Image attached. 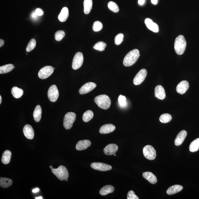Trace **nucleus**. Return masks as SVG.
Segmentation results:
<instances>
[{
  "label": "nucleus",
  "instance_id": "a211bd4d",
  "mask_svg": "<svg viewBox=\"0 0 199 199\" xmlns=\"http://www.w3.org/2000/svg\"><path fill=\"white\" fill-rule=\"evenodd\" d=\"M187 133L185 130H182L178 133L174 140L175 145L177 146L182 145L187 136Z\"/></svg>",
  "mask_w": 199,
  "mask_h": 199
},
{
  "label": "nucleus",
  "instance_id": "a18cd8bd",
  "mask_svg": "<svg viewBox=\"0 0 199 199\" xmlns=\"http://www.w3.org/2000/svg\"><path fill=\"white\" fill-rule=\"evenodd\" d=\"M5 42L2 39L0 40V47H2L4 45Z\"/></svg>",
  "mask_w": 199,
  "mask_h": 199
},
{
  "label": "nucleus",
  "instance_id": "f8f14e48",
  "mask_svg": "<svg viewBox=\"0 0 199 199\" xmlns=\"http://www.w3.org/2000/svg\"><path fill=\"white\" fill-rule=\"evenodd\" d=\"M97 85L95 83L89 82L84 85L79 90V94H84L89 93L96 88Z\"/></svg>",
  "mask_w": 199,
  "mask_h": 199
},
{
  "label": "nucleus",
  "instance_id": "c03bdc74",
  "mask_svg": "<svg viewBox=\"0 0 199 199\" xmlns=\"http://www.w3.org/2000/svg\"><path fill=\"white\" fill-rule=\"evenodd\" d=\"M145 2V0H138V3L140 5H142L144 4Z\"/></svg>",
  "mask_w": 199,
  "mask_h": 199
},
{
  "label": "nucleus",
  "instance_id": "a878e982",
  "mask_svg": "<svg viewBox=\"0 0 199 199\" xmlns=\"http://www.w3.org/2000/svg\"><path fill=\"white\" fill-rule=\"evenodd\" d=\"M83 5L84 12L85 14H89L92 8V0H84Z\"/></svg>",
  "mask_w": 199,
  "mask_h": 199
},
{
  "label": "nucleus",
  "instance_id": "aec40b11",
  "mask_svg": "<svg viewBox=\"0 0 199 199\" xmlns=\"http://www.w3.org/2000/svg\"><path fill=\"white\" fill-rule=\"evenodd\" d=\"M91 145V142L88 140H80L77 144L76 148L78 151H83L86 149Z\"/></svg>",
  "mask_w": 199,
  "mask_h": 199
},
{
  "label": "nucleus",
  "instance_id": "e433bc0d",
  "mask_svg": "<svg viewBox=\"0 0 199 199\" xmlns=\"http://www.w3.org/2000/svg\"><path fill=\"white\" fill-rule=\"evenodd\" d=\"M36 44V40L33 38L30 40L27 47L26 50L27 52H30L35 48Z\"/></svg>",
  "mask_w": 199,
  "mask_h": 199
},
{
  "label": "nucleus",
  "instance_id": "cd10ccee",
  "mask_svg": "<svg viewBox=\"0 0 199 199\" xmlns=\"http://www.w3.org/2000/svg\"><path fill=\"white\" fill-rule=\"evenodd\" d=\"M13 182L12 180L6 178H0V186L2 187L7 188L12 185Z\"/></svg>",
  "mask_w": 199,
  "mask_h": 199
},
{
  "label": "nucleus",
  "instance_id": "1a4fd4ad",
  "mask_svg": "<svg viewBox=\"0 0 199 199\" xmlns=\"http://www.w3.org/2000/svg\"><path fill=\"white\" fill-rule=\"evenodd\" d=\"M147 75V71L145 69H142L140 70L136 74L133 81L134 84L138 85L143 82L145 80Z\"/></svg>",
  "mask_w": 199,
  "mask_h": 199
},
{
  "label": "nucleus",
  "instance_id": "864d4df0",
  "mask_svg": "<svg viewBox=\"0 0 199 199\" xmlns=\"http://www.w3.org/2000/svg\"><path fill=\"white\" fill-rule=\"evenodd\" d=\"M114 156H116V154H114Z\"/></svg>",
  "mask_w": 199,
  "mask_h": 199
},
{
  "label": "nucleus",
  "instance_id": "473e14b6",
  "mask_svg": "<svg viewBox=\"0 0 199 199\" xmlns=\"http://www.w3.org/2000/svg\"><path fill=\"white\" fill-rule=\"evenodd\" d=\"M107 46L106 44L103 42V41H99L96 43L94 46V49L103 52L105 50L106 47Z\"/></svg>",
  "mask_w": 199,
  "mask_h": 199
},
{
  "label": "nucleus",
  "instance_id": "a19ab883",
  "mask_svg": "<svg viewBox=\"0 0 199 199\" xmlns=\"http://www.w3.org/2000/svg\"><path fill=\"white\" fill-rule=\"evenodd\" d=\"M128 199H139L137 196L135 194L134 191L132 190L129 191L127 194Z\"/></svg>",
  "mask_w": 199,
  "mask_h": 199
},
{
  "label": "nucleus",
  "instance_id": "c9c22d12",
  "mask_svg": "<svg viewBox=\"0 0 199 199\" xmlns=\"http://www.w3.org/2000/svg\"><path fill=\"white\" fill-rule=\"evenodd\" d=\"M118 101L120 106L121 108H124L127 106V99L125 96L120 95L118 97Z\"/></svg>",
  "mask_w": 199,
  "mask_h": 199
},
{
  "label": "nucleus",
  "instance_id": "b1692460",
  "mask_svg": "<svg viewBox=\"0 0 199 199\" xmlns=\"http://www.w3.org/2000/svg\"><path fill=\"white\" fill-rule=\"evenodd\" d=\"M114 191V188L111 185H106L102 187L100 191V193L102 195H106L111 193Z\"/></svg>",
  "mask_w": 199,
  "mask_h": 199
},
{
  "label": "nucleus",
  "instance_id": "37998d69",
  "mask_svg": "<svg viewBox=\"0 0 199 199\" xmlns=\"http://www.w3.org/2000/svg\"><path fill=\"white\" fill-rule=\"evenodd\" d=\"M31 17H32L33 19H37L38 17L37 14H36L35 12H32V14H31Z\"/></svg>",
  "mask_w": 199,
  "mask_h": 199
},
{
  "label": "nucleus",
  "instance_id": "f704fd0d",
  "mask_svg": "<svg viewBox=\"0 0 199 199\" xmlns=\"http://www.w3.org/2000/svg\"><path fill=\"white\" fill-rule=\"evenodd\" d=\"M108 7L109 10L114 13H117L119 11V8L117 5L113 2H109L108 4Z\"/></svg>",
  "mask_w": 199,
  "mask_h": 199
},
{
  "label": "nucleus",
  "instance_id": "6e6552de",
  "mask_svg": "<svg viewBox=\"0 0 199 199\" xmlns=\"http://www.w3.org/2000/svg\"><path fill=\"white\" fill-rule=\"evenodd\" d=\"M54 68L50 66H47L41 68L38 73V76L41 79H45L52 74Z\"/></svg>",
  "mask_w": 199,
  "mask_h": 199
},
{
  "label": "nucleus",
  "instance_id": "c85d7f7f",
  "mask_svg": "<svg viewBox=\"0 0 199 199\" xmlns=\"http://www.w3.org/2000/svg\"><path fill=\"white\" fill-rule=\"evenodd\" d=\"M11 93L14 98H19L23 96V90L17 87H14L12 89Z\"/></svg>",
  "mask_w": 199,
  "mask_h": 199
},
{
  "label": "nucleus",
  "instance_id": "8fccbe9b",
  "mask_svg": "<svg viewBox=\"0 0 199 199\" xmlns=\"http://www.w3.org/2000/svg\"><path fill=\"white\" fill-rule=\"evenodd\" d=\"M2 101V98L1 96H0V104H1Z\"/></svg>",
  "mask_w": 199,
  "mask_h": 199
},
{
  "label": "nucleus",
  "instance_id": "c756f323",
  "mask_svg": "<svg viewBox=\"0 0 199 199\" xmlns=\"http://www.w3.org/2000/svg\"><path fill=\"white\" fill-rule=\"evenodd\" d=\"M14 68V66L12 64H9L0 67V74H6L11 71Z\"/></svg>",
  "mask_w": 199,
  "mask_h": 199
},
{
  "label": "nucleus",
  "instance_id": "3c124183",
  "mask_svg": "<svg viewBox=\"0 0 199 199\" xmlns=\"http://www.w3.org/2000/svg\"><path fill=\"white\" fill-rule=\"evenodd\" d=\"M50 168L51 169H52H52H53V167H52V166H50Z\"/></svg>",
  "mask_w": 199,
  "mask_h": 199
},
{
  "label": "nucleus",
  "instance_id": "4468645a",
  "mask_svg": "<svg viewBox=\"0 0 199 199\" xmlns=\"http://www.w3.org/2000/svg\"><path fill=\"white\" fill-rule=\"evenodd\" d=\"M155 97L159 99L163 100L165 99L166 95L163 87L161 85H158L155 87Z\"/></svg>",
  "mask_w": 199,
  "mask_h": 199
},
{
  "label": "nucleus",
  "instance_id": "393cba45",
  "mask_svg": "<svg viewBox=\"0 0 199 199\" xmlns=\"http://www.w3.org/2000/svg\"><path fill=\"white\" fill-rule=\"evenodd\" d=\"M42 115V109L40 105L36 106L33 113V117L35 121L38 122L40 121Z\"/></svg>",
  "mask_w": 199,
  "mask_h": 199
},
{
  "label": "nucleus",
  "instance_id": "de8ad7c7",
  "mask_svg": "<svg viewBox=\"0 0 199 199\" xmlns=\"http://www.w3.org/2000/svg\"><path fill=\"white\" fill-rule=\"evenodd\" d=\"M40 190L39 189H38V188H36V189H33L32 191L33 193H36L38 192Z\"/></svg>",
  "mask_w": 199,
  "mask_h": 199
},
{
  "label": "nucleus",
  "instance_id": "f257e3e1",
  "mask_svg": "<svg viewBox=\"0 0 199 199\" xmlns=\"http://www.w3.org/2000/svg\"><path fill=\"white\" fill-rule=\"evenodd\" d=\"M140 56L139 51L134 49L130 51L125 56L123 60V64L125 67H130L136 63Z\"/></svg>",
  "mask_w": 199,
  "mask_h": 199
},
{
  "label": "nucleus",
  "instance_id": "9d476101",
  "mask_svg": "<svg viewBox=\"0 0 199 199\" xmlns=\"http://www.w3.org/2000/svg\"><path fill=\"white\" fill-rule=\"evenodd\" d=\"M59 93L57 87L55 85H52L49 89L48 96L49 99L52 102H55L59 97Z\"/></svg>",
  "mask_w": 199,
  "mask_h": 199
},
{
  "label": "nucleus",
  "instance_id": "4c0bfd02",
  "mask_svg": "<svg viewBox=\"0 0 199 199\" xmlns=\"http://www.w3.org/2000/svg\"><path fill=\"white\" fill-rule=\"evenodd\" d=\"M103 24L101 22L97 21H95L93 25V30L94 32H98L101 30L103 28Z\"/></svg>",
  "mask_w": 199,
  "mask_h": 199
},
{
  "label": "nucleus",
  "instance_id": "dca6fc26",
  "mask_svg": "<svg viewBox=\"0 0 199 199\" xmlns=\"http://www.w3.org/2000/svg\"><path fill=\"white\" fill-rule=\"evenodd\" d=\"M118 150V146L115 144H109L104 149V152L107 155H112L115 154Z\"/></svg>",
  "mask_w": 199,
  "mask_h": 199
},
{
  "label": "nucleus",
  "instance_id": "ddd939ff",
  "mask_svg": "<svg viewBox=\"0 0 199 199\" xmlns=\"http://www.w3.org/2000/svg\"><path fill=\"white\" fill-rule=\"evenodd\" d=\"M189 87V82L186 81L181 82L176 87V91L178 94H183L187 92Z\"/></svg>",
  "mask_w": 199,
  "mask_h": 199
},
{
  "label": "nucleus",
  "instance_id": "58836bf2",
  "mask_svg": "<svg viewBox=\"0 0 199 199\" xmlns=\"http://www.w3.org/2000/svg\"><path fill=\"white\" fill-rule=\"evenodd\" d=\"M65 36V33L63 30L57 31L55 35V38L56 41H60L63 39Z\"/></svg>",
  "mask_w": 199,
  "mask_h": 199
},
{
  "label": "nucleus",
  "instance_id": "4be33fe9",
  "mask_svg": "<svg viewBox=\"0 0 199 199\" xmlns=\"http://www.w3.org/2000/svg\"><path fill=\"white\" fill-rule=\"evenodd\" d=\"M69 15V12L68 8L67 7H64L60 12L58 16V19L59 21L63 22L67 21Z\"/></svg>",
  "mask_w": 199,
  "mask_h": 199
},
{
  "label": "nucleus",
  "instance_id": "2eb2a0df",
  "mask_svg": "<svg viewBox=\"0 0 199 199\" xmlns=\"http://www.w3.org/2000/svg\"><path fill=\"white\" fill-rule=\"evenodd\" d=\"M24 134L25 137L29 140H32L34 136V132L33 129L30 125L27 124L25 125L23 129Z\"/></svg>",
  "mask_w": 199,
  "mask_h": 199
},
{
  "label": "nucleus",
  "instance_id": "9b49d317",
  "mask_svg": "<svg viewBox=\"0 0 199 199\" xmlns=\"http://www.w3.org/2000/svg\"><path fill=\"white\" fill-rule=\"evenodd\" d=\"M91 167L93 169L100 171H107L112 169L111 166L100 162H94L91 164Z\"/></svg>",
  "mask_w": 199,
  "mask_h": 199
},
{
  "label": "nucleus",
  "instance_id": "603ef678",
  "mask_svg": "<svg viewBox=\"0 0 199 199\" xmlns=\"http://www.w3.org/2000/svg\"><path fill=\"white\" fill-rule=\"evenodd\" d=\"M66 181H67L68 180H67V179H66Z\"/></svg>",
  "mask_w": 199,
  "mask_h": 199
},
{
  "label": "nucleus",
  "instance_id": "f03ea898",
  "mask_svg": "<svg viewBox=\"0 0 199 199\" xmlns=\"http://www.w3.org/2000/svg\"><path fill=\"white\" fill-rule=\"evenodd\" d=\"M187 43L183 36L180 35L177 37L174 41L175 52L179 55L183 54L185 52Z\"/></svg>",
  "mask_w": 199,
  "mask_h": 199
},
{
  "label": "nucleus",
  "instance_id": "bb28decb",
  "mask_svg": "<svg viewBox=\"0 0 199 199\" xmlns=\"http://www.w3.org/2000/svg\"><path fill=\"white\" fill-rule=\"evenodd\" d=\"M12 153L10 151L6 150L3 153L2 162L3 164L7 165L10 163Z\"/></svg>",
  "mask_w": 199,
  "mask_h": 199
},
{
  "label": "nucleus",
  "instance_id": "ea45409f",
  "mask_svg": "<svg viewBox=\"0 0 199 199\" xmlns=\"http://www.w3.org/2000/svg\"><path fill=\"white\" fill-rule=\"evenodd\" d=\"M124 39V35L120 33L117 35L115 38V43L117 45H119L123 42Z\"/></svg>",
  "mask_w": 199,
  "mask_h": 199
},
{
  "label": "nucleus",
  "instance_id": "6ab92c4d",
  "mask_svg": "<svg viewBox=\"0 0 199 199\" xmlns=\"http://www.w3.org/2000/svg\"><path fill=\"white\" fill-rule=\"evenodd\" d=\"M145 23L146 26L149 30L154 33L159 32V29L158 25L153 22L152 20L149 18H147L145 20Z\"/></svg>",
  "mask_w": 199,
  "mask_h": 199
},
{
  "label": "nucleus",
  "instance_id": "79ce46f5",
  "mask_svg": "<svg viewBox=\"0 0 199 199\" xmlns=\"http://www.w3.org/2000/svg\"><path fill=\"white\" fill-rule=\"evenodd\" d=\"M35 12L38 16H41L43 15V10H41L40 9H36L35 11Z\"/></svg>",
  "mask_w": 199,
  "mask_h": 199
},
{
  "label": "nucleus",
  "instance_id": "423d86ee",
  "mask_svg": "<svg viewBox=\"0 0 199 199\" xmlns=\"http://www.w3.org/2000/svg\"><path fill=\"white\" fill-rule=\"evenodd\" d=\"M143 152L144 156L147 159L153 160L156 158V151L152 146L146 145L144 147Z\"/></svg>",
  "mask_w": 199,
  "mask_h": 199
},
{
  "label": "nucleus",
  "instance_id": "72a5a7b5",
  "mask_svg": "<svg viewBox=\"0 0 199 199\" xmlns=\"http://www.w3.org/2000/svg\"><path fill=\"white\" fill-rule=\"evenodd\" d=\"M172 120V117L169 114H164L160 116L159 120L163 123H167L170 122Z\"/></svg>",
  "mask_w": 199,
  "mask_h": 199
},
{
  "label": "nucleus",
  "instance_id": "412c9836",
  "mask_svg": "<svg viewBox=\"0 0 199 199\" xmlns=\"http://www.w3.org/2000/svg\"><path fill=\"white\" fill-rule=\"evenodd\" d=\"M143 177L151 184H155L157 182L156 177L152 173L149 171L144 172L143 174Z\"/></svg>",
  "mask_w": 199,
  "mask_h": 199
},
{
  "label": "nucleus",
  "instance_id": "7ed1b4c3",
  "mask_svg": "<svg viewBox=\"0 0 199 199\" xmlns=\"http://www.w3.org/2000/svg\"><path fill=\"white\" fill-rule=\"evenodd\" d=\"M94 101L100 108L107 109L111 105V100L109 97L105 94L100 95L94 98Z\"/></svg>",
  "mask_w": 199,
  "mask_h": 199
},
{
  "label": "nucleus",
  "instance_id": "0eeeda50",
  "mask_svg": "<svg viewBox=\"0 0 199 199\" xmlns=\"http://www.w3.org/2000/svg\"><path fill=\"white\" fill-rule=\"evenodd\" d=\"M84 60L83 54L81 52H78L75 55L72 63V68L77 70L81 67Z\"/></svg>",
  "mask_w": 199,
  "mask_h": 199
},
{
  "label": "nucleus",
  "instance_id": "2f4dec72",
  "mask_svg": "<svg viewBox=\"0 0 199 199\" xmlns=\"http://www.w3.org/2000/svg\"><path fill=\"white\" fill-rule=\"evenodd\" d=\"M199 148V138L194 140L189 146V151L192 152L197 151Z\"/></svg>",
  "mask_w": 199,
  "mask_h": 199
},
{
  "label": "nucleus",
  "instance_id": "20e7f679",
  "mask_svg": "<svg viewBox=\"0 0 199 199\" xmlns=\"http://www.w3.org/2000/svg\"><path fill=\"white\" fill-rule=\"evenodd\" d=\"M52 172L60 180L63 181L68 178L69 173L64 166H60L57 169H52Z\"/></svg>",
  "mask_w": 199,
  "mask_h": 199
},
{
  "label": "nucleus",
  "instance_id": "39448f33",
  "mask_svg": "<svg viewBox=\"0 0 199 199\" xmlns=\"http://www.w3.org/2000/svg\"><path fill=\"white\" fill-rule=\"evenodd\" d=\"M76 114L73 112H68L65 115L63 120V126L67 129L72 128L75 121Z\"/></svg>",
  "mask_w": 199,
  "mask_h": 199
},
{
  "label": "nucleus",
  "instance_id": "09e8293b",
  "mask_svg": "<svg viewBox=\"0 0 199 199\" xmlns=\"http://www.w3.org/2000/svg\"><path fill=\"white\" fill-rule=\"evenodd\" d=\"M36 199H43V197H36L35 198Z\"/></svg>",
  "mask_w": 199,
  "mask_h": 199
},
{
  "label": "nucleus",
  "instance_id": "f3484780",
  "mask_svg": "<svg viewBox=\"0 0 199 199\" xmlns=\"http://www.w3.org/2000/svg\"><path fill=\"white\" fill-rule=\"evenodd\" d=\"M116 129V127L112 124L104 125L100 127L99 132L101 134H107L112 132Z\"/></svg>",
  "mask_w": 199,
  "mask_h": 199
},
{
  "label": "nucleus",
  "instance_id": "7c9ffc66",
  "mask_svg": "<svg viewBox=\"0 0 199 199\" xmlns=\"http://www.w3.org/2000/svg\"><path fill=\"white\" fill-rule=\"evenodd\" d=\"M94 113L92 111L90 110H87L86 111L83 115V121L85 123H87L92 120L94 117Z\"/></svg>",
  "mask_w": 199,
  "mask_h": 199
},
{
  "label": "nucleus",
  "instance_id": "49530a36",
  "mask_svg": "<svg viewBox=\"0 0 199 199\" xmlns=\"http://www.w3.org/2000/svg\"><path fill=\"white\" fill-rule=\"evenodd\" d=\"M158 0H151V2L152 4L156 5L158 3Z\"/></svg>",
  "mask_w": 199,
  "mask_h": 199
},
{
  "label": "nucleus",
  "instance_id": "5701e85b",
  "mask_svg": "<svg viewBox=\"0 0 199 199\" xmlns=\"http://www.w3.org/2000/svg\"><path fill=\"white\" fill-rule=\"evenodd\" d=\"M183 189L182 186L179 185H175L170 187L167 191V193L169 195H172L177 193L179 192Z\"/></svg>",
  "mask_w": 199,
  "mask_h": 199
}]
</instances>
